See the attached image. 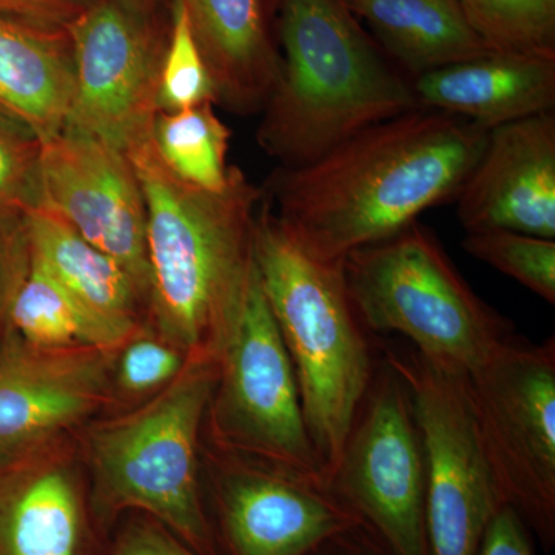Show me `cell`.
Returning a JSON list of instances; mask_svg holds the SVG:
<instances>
[{
    "label": "cell",
    "instance_id": "1",
    "mask_svg": "<svg viewBox=\"0 0 555 555\" xmlns=\"http://www.w3.org/2000/svg\"><path fill=\"white\" fill-rule=\"evenodd\" d=\"M489 130L416 108L383 120L308 166L280 167L264 198L313 257L350 251L397 235L430 207L455 198Z\"/></svg>",
    "mask_w": 555,
    "mask_h": 555
},
{
    "label": "cell",
    "instance_id": "15",
    "mask_svg": "<svg viewBox=\"0 0 555 555\" xmlns=\"http://www.w3.org/2000/svg\"><path fill=\"white\" fill-rule=\"evenodd\" d=\"M455 199L467 233L500 229L554 240V112L489 130Z\"/></svg>",
    "mask_w": 555,
    "mask_h": 555
},
{
    "label": "cell",
    "instance_id": "32",
    "mask_svg": "<svg viewBox=\"0 0 555 555\" xmlns=\"http://www.w3.org/2000/svg\"><path fill=\"white\" fill-rule=\"evenodd\" d=\"M476 555H535L532 534L509 506L492 518Z\"/></svg>",
    "mask_w": 555,
    "mask_h": 555
},
{
    "label": "cell",
    "instance_id": "10",
    "mask_svg": "<svg viewBox=\"0 0 555 555\" xmlns=\"http://www.w3.org/2000/svg\"><path fill=\"white\" fill-rule=\"evenodd\" d=\"M327 489L390 555H430L422 440L389 364L372 378Z\"/></svg>",
    "mask_w": 555,
    "mask_h": 555
},
{
    "label": "cell",
    "instance_id": "24",
    "mask_svg": "<svg viewBox=\"0 0 555 555\" xmlns=\"http://www.w3.org/2000/svg\"><path fill=\"white\" fill-rule=\"evenodd\" d=\"M491 51L555 56V0H459Z\"/></svg>",
    "mask_w": 555,
    "mask_h": 555
},
{
    "label": "cell",
    "instance_id": "34",
    "mask_svg": "<svg viewBox=\"0 0 555 555\" xmlns=\"http://www.w3.org/2000/svg\"><path fill=\"white\" fill-rule=\"evenodd\" d=\"M120 2L129 7L130 10L147 17H158L164 5V0H120Z\"/></svg>",
    "mask_w": 555,
    "mask_h": 555
},
{
    "label": "cell",
    "instance_id": "20",
    "mask_svg": "<svg viewBox=\"0 0 555 555\" xmlns=\"http://www.w3.org/2000/svg\"><path fill=\"white\" fill-rule=\"evenodd\" d=\"M31 257L94 320L133 338L147 299L127 270L40 203L27 214Z\"/></svg>",
    "mask_w": 555,
    "mask_h": 555
},
{
    "label": "cell",
    "instance_id": "6",
    "mask_svg": "<svg viewBox=\"0 0 555 555\" xmlns=\"http://www.w3.org/2000/svg\"><path fill=\"white\" fill-rule=\"evenodd\" d=\"M343 270L366 331L403 335L415 352L454 374H470L514 335L418 222L350 251Z\"/></svg>",
    "mask_w": 555,
    "mask_h": 555
},
{
    "label": "cell",
    "instance_id": "25",
    "mask_svg": "<svg viewBox=\"0 0 555 555\" xmlns=\"http://www.w3.org/2000/svg\"><path fill=\"white\" fill-rule=\"evenodd\" d=\"M463 247L470 257L513 278L547 305H554V240L513 230H480L467 233Z\"/></svg>",
    "mask_w": 555,
    "mask_h": 555
},
{
    "label": "cell",
    "instance_id": "13",
    "mask_svg": "<svg viewBox=\"0 0 555 555\" xmlns=\"http://www.w3.org/2000/svg\"><path fill=\"white\" fill-rule=\"evenodd\" d=\"M219 465L211 526L221 555H310L361 526L327 488L238 455Z\"/></svg>",
    "mask_w": 555,
    "mask_h": 555
},
{
    "label": "cell",
    "instance_id": "14",
    "mask_svg": "<svg viewBox=\"0 0 555 555\" xmlns=\"http://www.w3.org/2000/svg\"><path fill=\"white\" fill-rule=\"evenodd\" d=\"M113 353L49 349L11 331L0 339V460L64 440L109 392Z\"/></svg>",
    "mask_w": 555,
    "mask_h": 555
},
{
    "label": "cell",
    "instance_id": "31",
    "mask_svg": "<svg viewBox=\"0 0 555 555\" xmlns=\"http://www.w3.org/2000/svg\"><path fill=\"white\" fill-rule=\"evenodd\" d=\"M96 0H0V14L43 27L65 28Z\"/></svg>",
    "mask_w": 555,
    "mask_h": 555
},
{
    "label": "cell",
    "instance_id": "30",
    "mask_svg": "<svg viewBox=\"0 0 555 555\" xmlns=\"http://www.w3.org/2000/svg\"><path fill=\"white\" fill-rule=\"evenodd\" d=\"M107 555H199L145 514L129 513L109 539Z\"/></svg>",
    "mask_w": 555,
    "mask_h": 555
},
{
    "label": "cell",
    "instance_id": "27",
    "mask_svg": "<svg viewBox=\"0 0 555 555\" xmlns=\"http://www.w3.org/2000/svg\"><path fill=\"white\" fill-rule=\"evenodd\" d=\"M40 155L42 141L0 113V211L28 214L42 203Z\"/></svg>",
    "mask_w": 555,
    "mask_h": 555
},
{
    "label": "cell",
    "instance_id": "28",
    "mask_svg": "<svg viewBox=\"0 0 555 555\" xmlns=\"http://www.w3.org/2000/svg\"><path fill=\"white\" fill-rule=\"evenodd\" d=\"M185 360L188 357L177 347L159 335H145L141 328L122 346L116 378L130 393L163 389L181 372Z\"/></svg>",
    "mask_w": 555,
    "mask_h": 555
},
{
    "label": "cell",
    "instance_id": "18",
    "mask_svg": "<svg viewBox=\"0 0 555 555\" xmlns=\"http://www.w3.org/2000/svg\"><path fill=\"white\" fill-rule=\"evenodd\" d=\"M215 90L235 115L261 113L280 72L266 0H181Z\"/></svg>",
    "mask_w": 555,
    "mask_h": 555
},
{
    "label": "cell",
    "instance_id": "21",
    "mask_svg": "<svg viewBox=\"0 0 555 555\" xmlns=\"http://www.w3.org/2000/svg\"><path fill=\"white\" fill-rule=\"evenodd\" d=\"M409 78L489 53L459 0H345Z\"/></svg>",
    "mask_w": 555,
    "mask_h": 555
},
{
    "label": "cell",
    "instance_id": "3",
    "mask_svg": "<svg viewBox=\"0 0 555 555\" xmlns=\"http://www.w3.org/2000/svg\"><path fill=\"white\" fill-rule=\"evenodd\" d=\"M280 72L259 147L308 166L360 131L420 108L412 78L386 60L345 0H278Z\"/></svg>",
    "mask_w": 555,
    "mask_h": 555
},
{
    "label": "cell",
    "instance_id": "11",
    "mask_svg": "<svg viewBox=\"0 0 555 555\" xmlns=\"http://www.w3.org/2000/svg\"><path fill=\"white\" fill-rule=\"evenodd\" d=\"M75 96L64 130L127 153L153 134L169 27L120 0H96L67 27Z\"/></svg>",
    "mask_w": 555,
    "mask_h": 555
},
{
    "label": "cell",
    "instance_id": "4",
    "mask_svg": "<svg viewBox=\"0 0 555 555\" xmlns=\"http://www.w3.org/2000/svg\"><path fill=\"white\" fill-rule=\"evenodd\" d=\"M255 264L297 375L302 415L326 483L375 372L343 261L313 257L262 196Z\"/></svg>",
    "mask_w": 555,
    "mask_h": 555
},
{
    "label": "cell",
    "instance_id": "19",
    "mask_svg": "<svg viewBox=\"0 0 555 555\" xmlns=\"http://www.w3.org/2000/svg\"><path fill=\"white\" fill-rule=\"evenodd\" d=\"M73 96L67 30L0 14V113L46 142L64 131Z\"/></svg>",
    "mask_w": 555,
    "mask_h": 555
},
{
    "label": "cell",
    "instance_id": "33",
    "mask_svg": "<svg viewBox=\"0 0 555 555\" xmlns=\"http://www.w3.org/2000/svg\"><path fill=\"white\" fill-rule=\"evenodd\" d=\"M310 555H390L363 525L335 535Z\"/></svg>",
    "mask_w": 555,
    "mask_h": 555
},
{
    "label": "cell",
    "instance_id": "23",
    "mask_svg": "<svg viewBox=\"0 0 555 555\" xmlns=\"http://www.w3.org/2000/svg\"><path fill=\"white\" fill-rule=\"evenodd\" d=\"M214 102L178 112H159L153 142L160 158L178 178L208 192L228 185V153L232 131L222 122Z\"/></svg>",
    "mask_w": 555,
    "mask_h": 555
},
{
    "label": "cell",
    "instance_id": "17",
    "mask_svg": "<svg viewBox=\"0 0 555 555\" xmlns=\"http://www.w3.org/2000/svg\"><path fill=\"white\" fill-rule=\"evenodd\" d=\"M420 108L485 129L554 112L555 56L489 51L412 79Z\"/></svg>",
    "mask_w": 555,
    "mask_h": 555
},
{
    "label": "cell",
    "instance_id": "29",
    "mask_svg": "<svg viewBox=\"0 0 555 555\" xmlns=\"http://www.w3.org/2000/svg\"><path fill=\"white\" fill-rule=\"evenodd\" d=\"M30 266L27 214L0 211V339L10 332L11 309Z\"/></svg>",
    "mask_w": 555,
    "mask_h": 555
},
{
    "label": "cell",
    "instance_id": "7",
    "mask_svg": "<svg viewBox=\"0 0 555 555\" xmlns=\"http://www.w3.org/2000/svg\"><path fill=\"white\" fill-rule=\"evenodd\" d=\"M486 462L506 506L555 545V343L507 338L463 375Z\"/></svg>",
    "mask_w": 555,
    "mask_h": 555
},
{
    "label": "cell",
    "instance_id": "2",
    "mask_svg": "<svg viewBox=\"0 0 555 555\" xmlns=\"http://www.w3.org/2000/svg\"><path fill=\"white\" fill-rule=\"evenodd\" d=\"M126 155L147 208L150 318L185 357L218 361L257 270L255 224L264 193L235 166L221 192L182 181L153 134Z\"/></svg>",
    "mask_w": 555,
    "mask_h": 555
},
{
    "label": "cell",
    "instance_id": "5",
    "mask_svg": "<svg viewBox=\"0 0 555 555\" xmlns=\"http://www.w3.org/2000/svg\"><path fill=\"white\" fill-rule=\"evenodd\" d=\"M218 377V361L189 357L144 406L91 427L87 456L90 506L112 532L124 514L158 521L199 555H221L201 491V426Z\"/></svg>",
    "mask_w": 555,
    "mask_h": 555
},
{
    "label": "cell",
    "instance_id": "8",
    "mask_svg": "<svg viewBox=\"0 0 555 555\" xmlns=\"http://www.w3.org/2000/svg\"><path fill=\"white\" fill-rule=\"evenodd\" d=\"M207 414L225 454L280 467L327 488L302 415L294 364L258 270L219 353Z\"/></svg>",
    "mask_w": 555,
    "mask_h": 555
},
{
    "label": "cell",
    "instance_id": "12",
    "mask_svg": "<svg viewBox=\"0 0 555 555\" xmlns=\"http://www.w3.org/2000/svg\"><path fill=\"white\" fill-rule=\"evenodd\" d=\"M40 190L42 204L127 270L149 308L147 208L126 153L61 131L42 142Z\"/></svg>",
    "mask_w": 555,
    "mask_h": 555
},
{
    "label": "cell",
    "instance_id": "26",
    "mask_svg": "<svg viewBox=\"0 0 555 555\" xmlns=\"http://www.w3.org/2000/svg\"><path fill=\"white\" fill-rule=\"evenodd\" d=\"M214 102L215 90L181 0H171L169 36L160 67L159 112Z\"/></svg>",
    "mask_w": 555,
    "mask_h": 555
},
{
    "label": "cell",
    "instance_id": "22",
    "mask_svg": "<svg viewBox=\"0 0 555 555\" xmlns=\"http://www.w3.org/2000/svg\"><path fill=\"white\" fill-rule=\"evenodd\" d=\"M10 328L25 341L49 349L93 347L115 353L129 341L80 308L33 257L11 309Z\"/></svg>",
    "mask_w": 555,
    "mask_h": 555
},
{
    "label": "cell",
    "instance_id": "9",
    "mask_svg": "<svg viewBox=\"0 0 555 555\" xmlns=\"http://www.w3.org/2000/svg\"><path fill=\"white\" fill-rule=\"evenodd\" d=\"M385 363L406 385L418 426L430 555H476L506 503L481 449L465 377L414 349H386Z\"/></svg>",
    "mask_w": 555,
    "mask_h": 555
},
{
    "label": "cell",
    "instance_id": "16",
    "mask_svg": "<svg viewBox=\"0 0 555 555\" xmlns=\"http://www.w3.org/2000/svg\"><path fill=\"white\" fill-rule=\"evenodd\" d=\"M62 441L0 460V555H107Z\"/></svg>",
    "mask_w": 555,
    "mask_h": 555
}]
</instances>
